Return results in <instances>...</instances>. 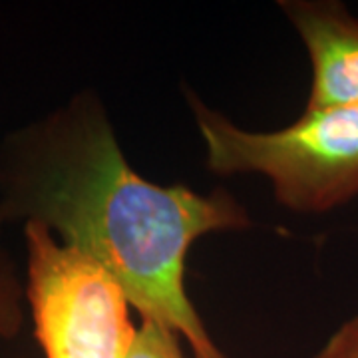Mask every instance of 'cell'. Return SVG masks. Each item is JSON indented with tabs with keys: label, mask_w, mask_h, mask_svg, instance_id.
<instances>
[{
	"label": "cell",
	"mask_w": 358,
	"mask_h": 358,
	"mask_svg": "<svg viewBox=\"0 0 358 358\" xmlns=\"http://www.w3.org/2000/svg\"><path fill=\"white\" fill-rule=\"evenodd\" d=\"M291 22L310 60L305 110L358 108V18L336 0H285Z\"/></svg>",
	"instance_id": "cell-4"
},
{
	"label": "cell",
	"mask_w": 358,
	"mask_h": 358,
	"mask_svg": "<svg viewBox=\"0 0 358 358\" xmlns=\"http://www.w3.org/2000/svg\"><path fill=\"white\" fill-rule=\"evenodd\" d=\"M0 219L46 227L100 263L141 319L176 331L193 357L227 358L187 293L185 267L197 239L249 229V211L225 187L199 193L140 176L98 92L80 90L0 140Z\"/></svg>",
	"instance_id": "cell-1"
},
{
	"label": "cell",
	"mask_w": 358,
	"mask_h": 358,
	"mask_svg": "<svg viewBox=\"0 0 358 358\" xmlns=\"http://www.w3.org/2000/svg\"><path fill=\"white\" fill-rule=\"evenodd\" d=\"M24 231V296L44 358H126L136 327L128 294L106 268L46 227Z\"/></svg>",
	"instance_id": "cell-3"
},
{
	"label": "cell",
	"mask_w": 358,
	"mask_h": 358,
	"mask_svg": "<svg viewBox=\"0 0 358 358\" xmlns=\"http://www.w3.org/2000/svg\"><path fill=\"white\" fill-rule=\"evenodd\" d=\"M315 358H358V317L341 324Z\"/></svg>",
	"instance_id": "cell-7"
},
{
	"label": "cell",
	"mask_w": 358,
	"mask_h": 358,
	"mask_svg": "<svg viewBox=\"0 0 358 358\" xmlns=\"http://www.w3.org/2000/svg\"><path fill=\"white\" fill-rule=\"evenodd\" d=\"M207 169L217 176L257 173L277 203L322 215L358 197V108L305 110L287 128L255 131L233 124L185 90Z\"/></svg>",
	"instance_id": "cell-2"
},
{
	"label": "cell",
	"mask_w": 358,
	"mask_h": 358,
	"mask_svg": "<svg viewBox=\"0 0 358 358\" xmlns=\"http://www.w3.org/2000/svg\"><path fill=\"white\" fill-rule=\"evenodd\" d=\"M176 331L150 319H141L126 358H195L187 357Z\"/></svg>",
	"instance_id": "cell-6"
},
{
	"label": "cell",
	"mask_w": 358,
	"mask_h": 358,
	"mask_svg": "<svg viewBox=\"0 0 358 358\" xmlns=\"http://www.w3.org/2000/svg\"><path fill=\"white\" fill-rule=\"evenodd\" d=\"M4 229L0 219V336L14 338L24 327V277L6 247Z\"/></svg>",
	"instance_id": "cell-5"
}]
</instances>
